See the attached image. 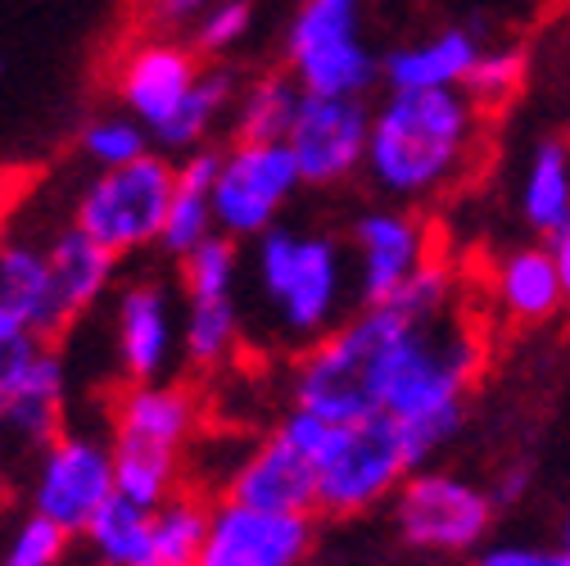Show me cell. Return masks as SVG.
<instances>
[{
  "label": "cell",
  "instance_id": "cell-17",
  "mask_svg": "<svg viewBox=\"0 0 570 566\" xmlns=\"http://www.w3.org/2000/svg\"><path fill=\"white\" fill-rule=\"evenodd\" d=\"M0 390H6V440L19 449L37 453L68 427V368L55 340H32L0 353Z\"/></svg>",
  "mask_w": 570,
  "mask_h": 566
},
{
  "label": "cell",
  "instance_id": "cell-6",
  "mask_svg": "<svg viewBox=\"0 0 570 566\" xmlns=\"http://www.w3.org/2000/svg\"><path fill=\"white\" fill-rule=\"evenodd\" d=\"M416 467L421 462L390 412L335 421L326 449L317 453V513L358 517L381 504H394V494Z\"/></svg>",
  "mask_w": 570,
  "mask_h": 566
},
{
  "label": "cell",
  "instance_id": "cell-4",
  "mask_svg": "<svg viewBox=\"0 0 570 566\" xmlns=\"http://www.w3.org/2000/svg\"><path fill=\"white\" fill-rule=\"evenodd\" d=\"M399 309L376 304L344 318L335 331L313 340L291 372V403H304L331 421H363L385 408L399 340L407 335Z\"/></svg>",
  "mask_w": 570,
  "mask_h": 566
},
{
  "label": "cell",
  "instance_id": "cell-39",
  "mask_svg": "<svg viewBox=\"0 0 570 566\" xmlns=\"http://www.w3.org/2000/svg\"><path fill=\"white\" fill-rule=\"evenodd\" d=\"M525 485H530V471H525V467H517V471H508L503 480H498L493 499H498V504H517L521 494H525Z\"/></svg>",
  "mask_w": 570,
  "mask_h": 566
},
{
  "label": "cell",
  "instance_id": "cell-19",
  "mask_svg": "<svg viewBox=\"0 0 570 566\" xmlns=\"http://www.w3.org/2000/svg\"><path fill=\"white\" fill-rule=\"evenodd\" d=\"M223 499L267 513H317V462L272 431L232 462Z\"/></svg>",
  "mask_w": 570,
  "mask_h": 566
},
{
  "label": "cell",
  "instance_id": "cell-3",
  "mask_svg": "<svg viewBox=\"0 0 570 566\" xmlns=\"http://www.w3.org/2000/svg\"><path fill=\"white\" fill-rule=\"evenodd\" d=\"M245 276L263 300L272 331L295 349H308L335 331L353 291L344 245L326 232H295L285 223L245 245Z\"/></svg>",
  "mask_w": 570,
  "mask_h": 566
},
{
  "label": "cell",
  "instance_id": "cell-33",
  "mask_svg": "<svg viewBox=\"0 0 570 566\" xmlns=\"http://www.w3.org/2000/svg\"><path fill=\"white\" fill-rule=\"evenodd\" d=\"M190 32V46L204 55V59H227L236 55L249 32H254V0H213V6L186 28Z\"/></svg>",
  "mask_w": 570,
  "mask_h": 566
},
{
  "label": "cell",
  "instance_id": "cell-1",
  "mask_svg": "<svg viewBox=\"0 0 570 566\" xmlns=\"http://www.w3.org/2000/svg\"><path fill=\"white\" fill-rule=\"evenodd\" d=\"M484 109L462 91H385L372 105L367 177L399 204L449 191L475 159Z\"/></svg>",
  "mask_w": 570,
  "mask_h": 566
},
{
  "label": "cell",
  "instance_id": "cell-7",
  "mask_svg": "<svg viewBox=\"0 0 570 566\" xmlns=\"http://www.w3.org/2000/svg\"><path fill=\"white\" fill-rule=\"evenodd\" d=\"M285 74L313 96H363L381 82V59L363 37V0H299L285 23Z\"/></svg>",
  "mask_w": 570,
  "mask_h": 566
},
{
  "label": "cell",
  "instance_id": "cell-27",
  "mask_svg": "<svg viewBox=\"0 0 570 566\" xmlns=\"http://www.w3.org/2000/svg\"><path fill=\"white\" fill-rule=\"evenodd\" d=\"M521 218L530 232L552 236L570 223V146L566 140H539L525 177H521Z\"/></svg>",
  "mask_w": 570,
  "mask_h": 566
},
{
  "label": "cell",
  "instance_id": "cell-36",
  "mask_svg": "<svg viewBox=\"0 0 570 566\" xmlns=\"http://www.w3.org/2000/svg\"><path fill=\"white\" fill-rule=\"evenodd\" d=\"M475 566H552V553L530 544H493L475 557Z\"/></svg>",
  "mask_w": 570,
  "mask_h": 566
},
{
  "label": "cell",
  "instance_id": "cell-25",
  "mask_svg": "<svg viewBox=\"0 0 570 566\" xmlns=\"http://www.w3.org/2000/svg\"><path fill=\"white\" fill-rule=\"evenodd\" d=\"M78 539L87 548V566H159L155 508L131 504L122 494H114Z\"/></svg>",
  "mask_w": 570,
  "mask_h": 566
},
{
  "label": "cell",
  "instance_id": "cell-28",
  "mask_svg": "<svg viewBox=\"0 0 570 566\" xmlns=\"http://www.w3.org/2000/svg\"><path fill=\"white\" fill-rule=\"evenodd\" d=\"M299 100H304V87L291 74H263L254 82H240V96L232 109V136L236 140H285Z\"/></svg>",
  "mask_w": 570,
  "mask_h": 566
},
{
  "label": "cell",
  "instance_id": "cell-34",
  "mask_svg": "<svg viewBox=\"0 0 570 566\" xmlns=\"http://www.w3.org/2000/svg\"><path fill=\"white\" fill-rule=\"evenodd\" d=\"M521 82H525V50L521 46H484L462 91L480 109H493V105H508L521 91Z\"/></svg>",
  "mask_w": 570,
  "mask_h": 566
},
{
  "label": "cell",
  "instance_id": "cell-10",
  "mask_svg": "<svg viewBox=\"0 0 570 566\" xmlns=\"http://www.w3.org/2000/svg\"><path fill=\"white\" fill-rule=\"evenodd\" d=\"M118 494L114 476V436L63 427L50 445L32 453L28 471V508L63 526L68 535H82L87 521Z\"/></svg>",
  "mask_w": 570,
  "mask_h": 566
},
{
  "label": "cell",
  "instance_id": "cell-21",
  "mask_svg": "<svg viewBox=\"0 0 570 566\" xmlns=\"http://www.w3.org/2000/svg\"><path fill=\"white\" fill-rule=\"evenodd\" d=\"M480 37L471 28H440L431 37H416L381 59L385 91H453L466 87L471 68L480 59Z\"/></svg>",
  "mask_w": 570,
  "mask_h": 566
},
{
  "label": "cell",
  "instance_id": "cell-42",
  "mask_svg": "<svg viewBox=\"0 0 570 566\" xmlns=\"http://www.w3.org/2000/svg\"><path fill=\"white\" fill-rule=\"evenodd\" d=\"M0 440H6V390H0Z\"/></svg>",
  "mask_w": 570,
  "mask_h": 566
},
{
  "label": "cell",
  "instance_id": "cell-40",
  "mask_svg": "<svg viewBox=\"0 0 570 566\" xmlns=\"http://www.w3.org/2000/svg\"><path fill=\"white\" fill-rule=\"evenodd\" d=\"M10 499H14V494H10V480H6V476H0V521H6V517H10Z\"/></svg>",
  "mask_w": 570,
  "mask_h": 566
},
{
  "label": "cell",
  "instance_id": "cell-14",
  "mask_svg": "<svg viewBox=\"0 0 570 566\" xmlns=\"http://www.w3.org/2000/svg\"><path fill=\"white\" fill-rule=\"evenodd\" d=\"M421 263H431V232L407 204H372L353 218L348 267H353V300L363 309L390 304Z\"/></svg>",
  "mask_w": 570,
  "mask_h": 566
},
{
  "label": "cell",
  "instance_id": "cell-5",
  "mask_svg": "<svg viewBox=\"0 0 570 566\" xmlns=\"http://www.w3.org/2000/svg\"><path fill=\"white\" fill-rule=\"evenodd\" d=\"M245 245L232 236H208L186 258H177L181 295V363L199 377L223 372L245 335Z\"/></svg>",
  "mask_w": 570,
  "mask_h": 566
},
{
  "label": "cell",
  "instance_id": "cell-24",
  "mask_svg": "<svg viewBox=\"0 0 570 566\" xmlns=\"http://www.w3.org/2000/svg\"><path fill=\"white\" fill-rule=\"evenodd\" d=\"M493 295L512 322H543L566 304V286L548 245H521L493 267Z\"/></svg>",
  "mask_w": 570,
  "mask_h": 566
},
{
  "label": "cell",
  "instance_id": "cell-22",
  "mask_svg": "<svg viewBox=\"0 0 570 566\" xmlns=\"http://www.w3.org/2000/svg\"><path fill=\"white\" fill-rule=\"evenodd\" d=\"M50 267H55V291H59V309L63 322L73 326L82 322L96 304H105L114 295V276H118V254H109L96 236H87L78 223H68L63 232H55L50 241Z\"/></svg>",
  "mask_w": 570,
  "mask_h": 566
},
{
  "label": "cell",
  "instance_id": "cell-2",
  "mask_svg": "<svg viewBox=\"0 0 570 566\" xmlns=\"http://www.w3.org/2000/svg\"><path fill=\"white\" fill-rule=\"evenodd\" d=\"M480 363H484L480 335L462 326L453 313L440 322H416L399 340L381 412H390L403 427L421 467L462 431L466 390L480 377Z\"/></svg>",
  "mask_w": 570,
  "mask_h": 566
},
{
  "label": "cell",
  "instance_id": "cell-26",
  "mask_svg": "<svg viewBox=\"0 0 570 566\" xmlns=\"http://www.w3.org/2000/svg\"><path fill=\"white\" fill-rule=\"evenodd\" d=\"M236 96H240V82L227 64H208L204 78L195 87V96L186 100L181 118L159 136L164 155H190V150H204V146H218V131L232 127V109H236Z\"/></svg>",
  "mask_w": 570,
  "mask_h": 566
},
{
  "label": "cell",
  "instance_id": "cell-41",
  "mask_svg": "<svg viewBox=\"0 0 570 566\" xmlns=\"http://www.w3.org/2000/svg\"><path fill=\"white\" fill-rule=\"evenodd\" d=\"M552 566H570V544H561V548L552 553Z\"/></svg>",
  "mask_w": 570,
  "mask_h": 566
},
{
  "label": "cell",
  "instance_id": "cell-43",
  "mask_svg": "<svg viewBox=\"0 0 570 566\" xmlns=\"http://www.w3.org/2000/svg\"><path fill=\"white\" fill-rule=\"evenodd\" d=\"M561 544H570V513H566V530H561Z\"/></svg>",
  "mask_w": 570,
  "mask_h": 566
},
{
  "label": "cell",
  "instance_id": "cell-13",
  "mask_svg": "<svg viewBox=\"0 0 570 566\" xmlns=\"http://www.w3.org/2000/svg\"><path fill=\"white\" fill-rule=\"evenodd\" d=\"M204 55L190 46V37H140L131 41L118 64H114V96L118 109H127L136 123H146V131L159 136L181 118L186 100L195 96L204 78Z\"/></svg>",
  "mask_w": 570,
  "mask_h": 566
},
{
  "label": "cell",
  "instance_id": "cell-37",
  "mask_svg": "<svg viewBox=\"0 0 570 566\" xmlns=\"http://www.w3.org/2000/svg\"><path fill=\"white\" fill-rule=\"evenodd\" d=\"M213 0H155V19L168 28H190Z\"/></svg>",
  "mask_w": 570,
  "mask_h": 566
},
{
  "label": "cell",
  "instance_id": "cell-38",
  "mask_svg": "<svg viewBox=\"0 0 570 566\" xmlns=\"http://www.w3.org/2000/svg\"><path fill=\"white\" fill-rule=\"evenodd\" d=\"M548 250H552V258H557L561 286H566V300H570V223H566L561 232H552V236H548Z\"/></svg>",
  "mask_w": 570,
  "mask_h": 566
},
{
  "label": "cell",
  "instance_id": "cell-31",
  "mask_svg": "<svg viewBox=\"0 0 570 566\" xmlns=\"http://www.w3.org/2000/svg\"><path fill=\"white\" fill-rule=\"evenodd\" d=\"M208 521H213V504H204L199 494L177 489L168 504L155 508V548H159V566H195L208 539Z\"/></svg>",
  "mask_w": 570,
  "mask_h": 566
},
{
  "label": "cell",
  "instance_id": "cell-18",
  "mask_svg": "<svg viewBox=\"0 0 570 566\" xmlns=\"http://www.w3.org/2000/svg\"><path fill=\"white\" fill-rule=\"evenodd\" d=\"M63 309L55 291L50 245L32 236L0 241V353L32 340L63 335Z\"/></svg>",
  "mask_w": 570,
  "mask_h": 566
},
{
  "label": "cell",
  "instance_id": "cell-30",
  "mask_svg": "<svg viewBox=\"0 0 570 566\" xmlns=\"http://www.w3.org/2000/svg\"><path fill=\"white\" fill-rule=\"evenodd\" d=\"M155 150V136L146 131V123H136L127 109H109L82 123L78 131V155L91 173H109L122 164H136L140 155Z\"/></svg>",
  "mask_w": 570,
  "mask_h": 566
},
{
  "label": "cell",
  "instance_id": "cell-8",
  "mask_svg": "<svg viewBox=\"0 0 570 566\" xmlns=\"http://www.w3.org/2000/svg\"><path fill=\"white\" fill-rule=\"evenodd\" d=\"M173 182L177 164L164 150H150L109 173H91L73 199V223L118 258L159 250Z\"/></svg>",
  "mask_w": 570,
  "mask_h": 566
},
{
  "label": "cell",
  "instance_id": "cell-35",
  "mask_svg": "<svg viewBox=\"0 0 570 566\" xmlns=\"http://www.w3.org/2000/svg\"><path fill=\"white\" fill-rule=\"evenodd\" d=\"M453 295H458V281H453V267L431 258V263H421L412 276H407V286L390 300V309H399L407 322H440L453 313Z\"/></svg>",
  "mask_w": 570,
  "mask_h": 566
},
{
  "label": "cell",
  "instance_id": "cell-12",
  "mask_svg": "<svg viewBox=\"0 0 570 566\" xmlns=\"http://www.w3.org/2000/svg\"><path fill=\"white\" fill-rule=\"evenodd\" d=\"M109 344L122 386L173 377L181 363V295L159 276H131L114 286Z\"/></svg>",
  "mask_w": 570,
  "mask_h": 566
},
{
  "label": "cell",
  "instance_id": "cell-9",
  "mask_svg": "<svg viewBox=\"0 0 570 566\" xmlns=\"http://www.w3.org/2000/svg\"><path fill=\"white\" fill-rule=\"evenodd\" d=\"M304 191V173L285 140H227L218 182H213V218L218 232L249 245L281 227L291 199Z\"/></svg>",
  "mask_w": 570,
  "mask_h": 566
},
{
  "label": "cell",
  "instance_id": "cell-15",
  "mask_svg": "<svg viewBox=\"0 0 570 566\" xmlns=\"http://www.w3.org/2000/svg\"><path fill=\"white\" fill-rule=\"evenodd\" d=\"M372 105L363 96H313L304 91L295 123L285 131L304 186H344L367 168Z\"/></svg>",
  "mask_w": 570,
  "mask_h": 566
},
{
  "label": "cell",
  "instance_id": "cell-29",
  "mask_svg": "<svg viewBox=\"0 0 570 566\" xmlns=\"http://www.w3.org/2000/svg\"><path fill=\"white\" fill-rule=\"evenodd\" d=\"M114 476H118L122 499L159 508L181 489V453L136 445V440H114Z\"/></svg>",
  "mask_w": 570,
  "mask_h": 566
},
{
  "label": "cell",
  "instance_id": "cell-23",
  "mask_svg": "<svg viewBox=\"0 0 570 566\" xmlns=\"http://www.w3.org/2000/svg\"><path fill=\"white\" fill-rule=\"evenodd\" d=\"M218 164H223V140L177 159V182H173L164 241H159V250L168 258H186L195 245L218 236V218H213V182H218Z\"/></svg>",
  "mask_w": 570,
  "mask_h": 566
},
{
  "label": "cell",
  "instance_id": "cell-16",
  "mask_svg": "<svg viewBox=\"0 0 570 566\" xmlns=\"http://www.w3.org/2000/svg\"><path fill=\"white\" fill-rule=\"evenodd\" d=\"M313 539V513H267L236 499H218L195 566H304Z\"/></svg>",
  "mask_w": 570,
  "mask_h": 566
},
{
  "label": "cell",
  "instance_id": "cell-11",
  "mask_svg": "<svg viewBox=\"0 0 570 566\" xmlns=\"http://www.w3.org/2000/svg\"><path fill=\"white\" fill-rule=\"evenodd\" d=\"M493 508L498 499L484 485L453 471L416 467L394 494V526L412 548L453 557L484 544L493 526Z\"/></svg>",
  "mask_w": 570,
  "mask_h": 566
},
{
  "label": "cell",
  "instance_id": "cell-32",
  "mask_svg": "<svg viewBox=\"0 0 570 566\" xmlns=\"http://www.w3.org/2000/svg\"><path fill=\"white\" fill-rule=\"evenodd\" d=\"M68 548H73V535L28 508L0 539V566H63Z\"/></svg>",
  "mask_w": 570,
  "mask_h": 566
},
{
  "label": "cell",
  "instance_id": "cell-20",
  "mask_svg": "<svg viewBox=\"0 0 570 566\" xmlns=\"http://www.w3.org/2000/svg\"><path fill=\"white\" fill-rule=\"evenodd\" d=\"M199 394L186 381H136L122 386V394L114 399V440L186 453V445L199 431Z\"/></svg>",
  "mask_w": 570,
  "mask_h": 566
}]
</instances>
